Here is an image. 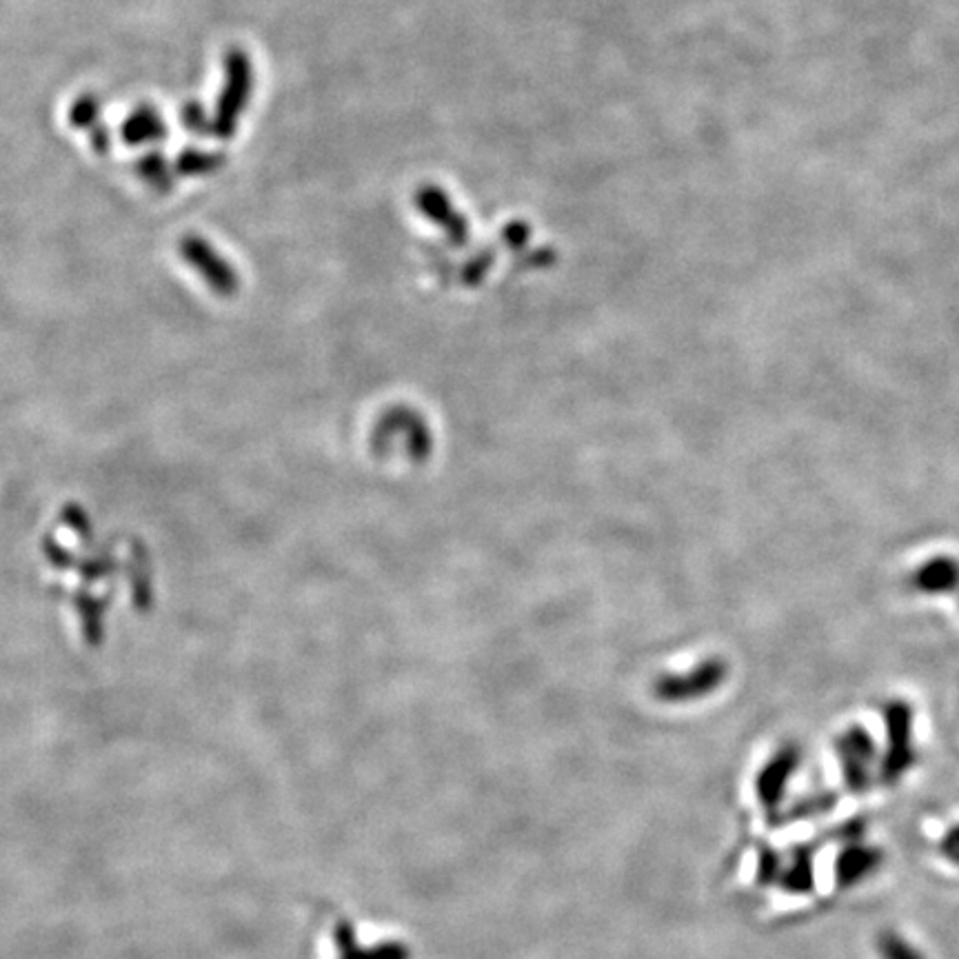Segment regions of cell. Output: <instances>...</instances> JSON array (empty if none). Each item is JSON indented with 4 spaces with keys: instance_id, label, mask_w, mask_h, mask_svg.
Segmentation results:
<instances>
[{
    "instance_id": "ba28073f",
    "label": "cell",
    "mask_w": 959,
    "mask_h": 959,
    "mask_svg": "<svg viewBox=\"0 0 959 959\" xmlns=\"http://www.w3.org/2000/svg\"><path fill=\"white\" fill-rule=\"evenodd\" d=\"M136 173L140 176V181H145L156 192H167L173 185V173H176V169L169 164L162 151L153 149L138 158Z\"/></svg>"
},
{
    "instance_id": "3957f363",
    "label": "cell",
    "mask_w": 959,
    "mask_h": 959,
    "mask_svg": "<svg viewBox=\"0 0 959 959\" xmlns=\"http://www.w3.org/2000/svg\"><path fill=\"white\" fill-rule=\"evenodd\" d=\"M835 749L842 762L846 787L853 794L866 791L870 787V779H874V766L878 760L876 740L868 735L864 727H850L837 738Z\"/></svg>"
},
{
    "instance_id": "5bb4252c",
    "label": "cell",
    "mask_w": 959,
    "mask_h": 959,
    "mask_svg": "<svg viewBox=\"0 0 959 959\" xmlns=\"http://www.w3.org/2000/svg\"><path fill=\"white\" fill-rule=\"evenodd\" d=\"M90 145L99 153L110 151L112 149V134H110V129L103 127V125H96L94 129H90Z\"/></svg>"
},
{
    "instance_id": "7a4b0ae2",
    "label": "cell",
    "mask_w": 959,
    "mask_h": 959,
    "mask_svg": "<svg viewBox=\"0 0 959 959\" xmlns=\"http://www.w3.org/2000/svg\"><path fill=\"white\" fill-rule=\"evenodd\" d=\"M887 753L882 760L884 784L900 781L915 764L913 744V707L904 700H893L884 707Z\"/></svg>"
},
{
    "instance_id": "9c48e42d",
    "label": "cell",
    "mask_w": 959,
    "mask_h": 959,
    "mask_svg": "<svg viewBox=\"0 0 959 959\" xmlns=\"http://www.w3.org/2000/svg\"><path fill=\"white\" fill-rule=\"evenodd\" d=\"M225 160L227 156L222 151H205V149L190 147L176 158L173 169H176L179 176H205V173L218 171L225 164Z\"/></svg>"
},
{
    "instance_id": "30bf717a",
    "label": "cell",
    "mask_w": 959,
    "mask_h": 959,
    "mask_svg": "<svg viewBox=\"0 0 959 959\" xmlns=\"http://www.w3.org/2000/svg\"><path fill=\"white\" fill-rule=\"evenodd\" d=\"M69 125L76 129L90 132L101 125V101L94 94L78 96L69 107Z\"/></svg>"
},
{
    "instance_id": "7c38bea8",
    "label": "cell",
    "mask_w": 959,
    "mask_h": 959,
    "mask_svg": "<svg viewBox=\"0 0 959 959\" xmlns=\"http://www.w3.org/2000/svg\"><path fill=\"white\" fill-rule=\"evenodd\" d=\"M183 125L190 134L194 136H203V134H212V116L207 114V110L201 103H185L183 112H181Z\"/></svg>"
},
{
    "instance_id": "277c9868",
    "label": "cell",
    "mask_w": 959,
    "mask_h": 959,
    "mask_svg": "<svg viewBox=\"0 0 959 959\" xmlns=\"http://www.w3.org/2000/svg\"><path fill=\"white\" fill-rule=\"evenodd\" d=\"M181 253L214 292L229 296L238 289V274L207 240L198 236H187L181 242Z\"/></svg>"
},
{
    "instance_id": "6da1fadb",
    "label": "cell",
    "mask_w": 959,
    "mask_h": 959,
    "mask_svg": "<svg viewBox=\"0 0 959 959\" xmlns=\"http://www.w3.org/2000/svg\"><path fill=\"white\" fill-rule=\"evenodd\" d=\"M222 67H225V82H222V92L216 101V112L212 116V134L220 140H227L236 136L240 116L251 103L255 73L249 54L240 47L227 49Z\"/></svg>"
},
{
    "instance_id": "8992f818",
    "label": "cell",
    "mask_w": 959,
    "mask_h": 959,
    "mask_svg": "<svg viewBox=\"0 0 959 959\" xmlns=\"http://www.w3.org/2000/svg\"><path fill=\"white\" fill-rule=\"evenodd\" d=\"M167 123L153 105H138L121 125V138L129 147H142L164 140Z\"/></svg>"
},
{
    "instance_id": "4fadbf2b",
    "label": "cell",
    "mask_w": 959,
    "mask_h": 959,
    "mask_svg": "<svg viewBox=\"0 0 959 959\" xmlns=\"http://www.w3.org/2000/svg\"><path fill=\"white\" fill-rule=\"evenodd\" d=\"M939 850H941V855H944L946 859H950L952 864H959V826L950 829V831L944 835V840H941V844H939Z\"/></svg>"
},
{
    "instance_id": "5b68a950",
    "label": "cell",
    "mask_w": 959,
    "mask_h": 959,
    "mask_svg": "<svg viewBox=\"0 0 959 959\" xmlns=\"http://www.w3.org/2000/svg\"><path fill=\"white\" fill-rule=\"evenodd\" d=\"M882 864H884V853L880 848L864 846V844H850L848 848H844L840 853L837 864H835L837 884L842 889L855 887V884L864 882L866 878L876 876Z\"/></svg>"
},
{
    "instance_id": "8fae6325",
    "label": "cell",
    "mask_w": 959,
    "mask_h": 959,
    "mask_svg": "<svg viewBox=\"0 0 959 959\" xmlns=\"http://www.w3.org/2000/svg\"><path fill=\"white\" fill-rule=\"evenodd\" d=\"M878 952L882 959H926L906 937L895 931L878 935Z\"/></svg>"
},
{
    "instance_id": "52a82bcc",
    "label": "cell",
    "mask_w": 959,
    "mask_h": 959,
    "mask_svg": "<svg viewBox=\"0 0 959 959\" xmlns=\"http://www.w3.org/2000/svg\"><path fill=\"white\" fill-rule=\"evenodd\" d=\"M913 586L922 593H950L959 586V564L948 556H937L924 562L913 573Z\"/></svg>"
}]
</instances>
